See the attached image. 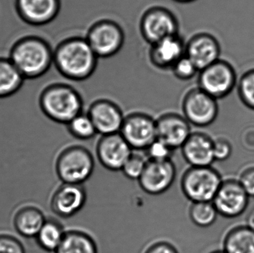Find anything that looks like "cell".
Wrapping results in <instances>:
<instances>
[{"label":"cell","instance_id":"33","mask_svg":"<svg viewBox=\"0 0 254 253\" xmlns=\"http://www.w3.org/2000/svg\"><path fill=\"white\" fill-rule=\"evenodd\" d=\"M232 153V146L228 140L218 138L213 140V154L215 160L224 161L229 158Z\"/></svg>","mask_w":254,"mask_h":253},{"label":"cell","instance_id":"8","mask_svg":"<svg viewBox=\"0 0 254 253\" xmlns=\"http://www.w3.org/2000/svg\"><path fill=\"white\" fill-rule=\"evenodd\" d=\"M182 110L184 116L190 124L205 127L216 120L219 105L217 100L198 87L186 94L182 102Z\"/></svg>","mask_w":254,"mask_h":253},{"label":"cell","instance_id":"17","mask_svg":"<svg viewBox=\"0 0 254 253\" xmlns=\"http://www.w3.org/2000/svg\"><path fill=\"white\" fill-rule=\"evenodd\" d=\"M185 54L200 71L220 59L221 46L214 36L208 33H199L186 45Z\"/></svg>","mask_w":254,"mask_h":253},{"label":"cell","instance_id":"38","mask_svg":"<svg viewBox=\"0 0 254 253\" xmlns=\"http://www.w3.org/2000/svg\"><path fill=\"white\" fill-rule=\"evenodd\" d=\"M210 253H225V251H213V252H211Z\"/></svg>","mask_w":254,"mask_h":253},{"label":"cell","instance_id":"28","mask_svg":"<svg viewBox=\"0 0 254 253\" xmlns=\"http://www.w3.org/2000/svg\"><path fill=\"white\" fill-rule=\"evenodd\" d=\"M237 87L240 101L248 108L254 110V68L243 73Z\"/></svg>","mask_w":254,"mask_h":253},{"label":"cell","instance_id":"13","mask_svg":"<svg viewBox=\"0 0 254 253\" xmlns=\"http://www.w3.org/2000/svg\"><path fill=\"white\" fill-rule=\"evenodd\" d=\"M176 177V166L172 160H148L144 172L138 180L139 185L147 194L158 196L171 187Z\"/></svg>","mask_w":254,"mask_h":253},{"label":"cell","instance_id":"12","mask_svg":"<svg viewBox=\"0 0 254 253\" xmlns=\"http://www.w3.org/2000/svg\"><path fill=\"white\" fill-rule=\"evenodd\" d=\"M97 157L104 167L108 170L122 171L132 149L120 133L103 135L96 148Z\"/></svg>","mask_w":254,"mask_h":253},{"label":"cell","instance_id":"25","mask_svg":"<svg viewBox=\"0 0 254 253\" xmlns=\"http://www.w3.org/2000/svg\"><path fill=\"white\" fill-rule=\"evenodd\" d=\"M24 79L9 58H0V98H8L16 93Z\"/></svg>","mask_w":254,"mask_h":253},{"label":"cell","instance_id":"24","mask_svg":"<svg viewBox=\"0 0 254 253\" xmlns=\"http://www.w3.org/2000/svg\"><path fill=\"white\" fill-rule=\"evenodd\" d=\"M65 232L61 222L50 218L46 219L35 239L43 251L55 253L62 243Z\"/></svg>","mask_w":254,"mask_h":253},{"label":"cell","instance_id":"3","mask_svg":"<svg viewBox=\"0 0 254 253\" xmlns=\"http://www.w3.org/2000/svg\"><path fill=\"white\" fill-rule=\"evenodd\" d=\"M43 114L55 123L68 124L83 113V102L77 90L66 84H54L44 89L40 97Z\"/></svg>","mask_w":254,"mask_h":253},{"label":"cell","instance_id":"5","mask_svg":"<svg viewBox=\"0 0 254 253\" xmlns=\"http://www.w3.org/2000/svg\"><path fill=\"white\" fill-rule=\"evenodd\" d=\"M222 181L219 172L211 166H190L182 176L181 187L192 203L213 202Z\"/></svg>","mask_w":254,"mask_h":253},{"label":"cell","instance_id":"19","mask_svg":"<svg viewBox=\"0 0 254 253\" xmlns=\"http://www.w3.org/2000/svg\"><path fill=\"white\" fill-rule=\"evenodd\" d=\"M185 53L186 44L178 34L151 45L149 59L152 65L160 69H172Z\"/></svg>","mask_w":254,"mask_h":253},{"label":"cell","instance_id":"26","mask_svg":"<svg viewBox=\"0 0 254 253\" xmlns=\"http://www.w3.org/2000/svg\"><path fill=\"white\" fill-rule=\"evenodd\" d=\"M218 214L213 202L192 203L190 209V217L192 222L203 228L213 225Z\"/></svg>","mask_w":254,"mask_h":253},{"label":"cell","instance_id":"10","mask_svg":"<svg viewBox=\"0 0 254 253\" xmlns=\"http://www.w3.org/2000/svg\"><path fill=\"white\" fill-rule=\"evenodd\" d=\"M140 32L151 45L178 34L179 24L173 13L162 7H154L145 12L140 23Z\"/></svg>","mask_w":254,"mask_h":253},{"label":"cell","instance_id":"23","mask_svg":"<svg viewBox=\"0 0 254 253\" xmlns=\"http://www.w3.org/2000/svg\"><path fill=\"white\" fill-rule=\"evenodd\" d=\"M223 251L227 253H254V231L247 226L231 230L225 236Z\"/></svg>","mask_w":254,"mask_h":253},{"label":"cell","instance_id":"4","mask_svg":"<svg viewBox=\"0 0 254 253\" xmlns=\"http://www.w3.org/2000/svg\"><path fill=\"white\" fill-rule=\"evenodd\" d=\"M95 160L89 150L82 146L64 149L57 157L55 170L63 183L83 184L95 169Z\"/></svg>","mask_w":254,"mask_h":253},{"label":"cell","instance_id":"11","mask_svg":"<svg viewBox=\"0 0 254 253\" xmlns=\"http://www.w3.org/2000/svg\"><path fill=\"white\" fill-rule=\"evenodd\" d=\"M249 196L239 180L222 181L213 203L218 213L226 218H235L243 214L249 205Z\"/></svg>","mask_w":254,"mask_h":253},{"label":"cell","instance_id":"6","mask_svg":"<svg viewBox=\"0 0 254 253\" xmlns=\"http://www.w3.org/2000/svg\"><path fill=\"white\" fill-rule=\"evenodd\" d=\"M237 71L229 62L219 59L199 71L198 88L215 99L225 98L237 86Z\"/></svg>","mask_w":254,"mask_h":253},{"label":"cell","instance_id":"31","mask_svg":"<svg viewBox=\"0 0 254 253\" xmlns=\"http://www.w3.org/2000/svg\"><path fill=\"white\" fill-rule=\"evenodd\" d=\"M172 71L175 77L181 80H190L192 78L197 72H199L193 62L186 56V54L173 65Z\"/></svg>","mask_w":254,"mask_h":253},{"label":"cell","instance_id":"36","mask_svg":"<svg viewBox=\"0 0 254 253\" xmlns=\"http://www.w3.org/2000/svg\"><path fill=\"white\" fill-rule=\"evenodd\" d=\"M246 226L254 231V207L249 212L246 218Z\"/></svg>","mask_w":254,"mask_h":253},{"label":"cell","instance_id":"20","mask_svg":"<svg viewBox=\"0 0 254 253\" xmlns=\"http://www.w3.org/2000/svg\"><path fill=\"white\" fill-rule=\"evenodd\" d=\"M181 149L184 158L190 166H211L215 161L213 140L202 132L191 134Z\"/></svg>","mask_w":254,"mask_h":253},{"label":"cell","instance_id":"37","mask_svg":"<svg viewBox=\"0 0 254 253\" xmlns=\"http://www.w3.org/2000/svg\"><path fill=\"white\" fill-rule=\"evenodd\" d=\"M174 1L180 3H190L192 2V1H195V0H174Z\"/></svg>","mask_w":254,"mask_h":253},{"label":"cell","instance_id":"32","mask_svg":"<svg viewBox=\"0 0 254 253\" xmlns=\"http://www.w3.org/2000/svg\"><path fill=\"white\" fill-rule=\"evenodd\" d=\"M0 253H26L22 242L8 233H0Z\"/></svg>","mask_w":254,"mask_h":253},{"label":"cell","instance_id":"29","mask_svg":"<svg viewBox=\"0 0 254 253\" xmlns=\"http://www.w3.org/2000/svg\"><path fill=\"white\" fill-rule=\"evenodd\" d=\"M148 159L139 154H132L122 168V172L128 179L139 180L143 175Z\"/></svg>","mask_w":254,"mask_h":253},{"label":"cell","instance_id":"30","mask_svg":"<svg viewBox=\"0 0 254 253\" xmlns=\"http://www.w3.org/2000/svg\"><path fill=\"white\" fill-rule=\"evenodd\" d=\"M146 152L148 160L166 161L171 160L173 150L162 141L156 139L146 149Z\"/></svg>","mask_w":254,"mask_h":253},{"label":"cell","instance_id":"21","mask_svg":"<svg viewBox=\"0 0 254 253\" xmlns=\"http://www.w3.org/2000/svg\"><path fill=\"white\" fill-rule=\"evenodd\" d=\"M46 219L40 208L34 205H25L15 212L13 227L16 233L22 237L35 239Z\"/></svg>","mask_w":254,"mask_h":253},{"label":"cell","instance_id":"7","mask_svg":"<svg viewBox=\"0 0 254 253\" xmlns=\"http://www.w3.org/2000/svg\"><path fill=\"white\" fill-rule=\"evenodd\" d=\"M98 58H108L119 53L125 43V33L114 21H99L94 24L86 37Z\"/></svg>","mask_w":254,"mask_h":253},{"label":"cell","instance_id":"22","mask_svg":"<svg viewBox=\"0 0 254 253\" xmlns=\"http://www.w3.org/2000/svg\"><path fill=\"white\" fill-rule=\"evenodd\" d=\"M55 253H99L95 239L80 230L65 232L62 243Z\"/></svg>","mask_w":254,"mask_h":253},{"label":"cell","instance_id":"34","mask_svg":"<svg viewBox=\"0 0 254 253\" xmlns=\"http://www.w3.org/2000/svg\"><path fill=\"white\" fill-rule=\"evenodd\" d=\"M143 253H181L177 247L167 241H158L151 244Z\"/></svg>","mask_w":254,"mask_h":253},{"label":"cell","instance_id":"9","mask_svg":"<svg viewBox=\"0 0 254 253\" xmlns=\"http://www.w3.org/2000/svg\"><path fill=\"white\" fill-rule=\"evenodd\" d=\"M120 134L132 150H146L157 139L156 120L145 113H131L125 117Z\"/></svg>","mask_w":254,"mask_h":253},{"label":"cell","instance_id":"35","mask_svg":"<svg viewBox=\"0 0 254 253\" xmlns=\"http://www.w3.org/2000/svg\"><path fill=\"white\" fill-rule=\"evenodd\" d=\"M239 181L249 197L254 198V166L246 169L242 172Z\"/></svg>","mask_w":254,"mask_h":253},{"label":"cell","instance_id":"27","mask_svg":"<svg viewBox=\"0 0 254 253\" xmlns=\"http://www.w3.org/2000/svg\"><path fill=\"white\" fill-rule=\"evenodd\" d=\"M66 126L68 132L74 138L82 141L92 139L98 134L88 114L81 113L71 120Z\"/></svg>","mask_w":254,"mask_h":253},{"label":"cell","instance_id":"1","mask_svg":"<svg viewBox=\"0 0 254 253\" xmlns=\"http://www.w3.org/2000/svg\"><path fill=\"white\" fill-rule=\"evenodd\" d=\"M98 56L86 38L71 37L61 42L54 52V62L66 78L75 81L86 80L96 69Z\"/></svg>","mask_w":254,"mask_h":253},{"label":"cell","instance_id":"14","mask_svg":"<svg viewBox=\"0 0 254 253\" xmlns=\"http://www.w3.org/2000/svg\"><path fill=\"white\" fill-rule=\"evenodd\" d=\"M86 199L87 195L83 184L63 183L51 199V209L61 218H71L83 209Z\"/></svg>","mask_w":254,"mask_h":253},{"label":"cell","instance_id":"16","mask_svg":"<svg viewBox=\"0 0 254 253\" xmlns=\"http://www.w3.org/2000/svg\"><path fill=\"white\" fill-rule=\"evenodd\" d=\"M157 139L173 150L182 148L190 136V123L185 116L176 113L162 114L156 120Z\"/></svg>","mask_w":254,"mask_h":253},{"label":"cell","instance_id":"18","mask_svg":"<svg viewBox=\"0 0 254 253\" xmlns=\"http://www.w3.org/2000/svg\"><path fill=\"white\" fill-rule=\"evenodd\" d=\"M61 9L60 0H16V10L27 23L43 25L58 16Z\"/></svg>","mask_w":254,"mask_h":253},{"label":"cell","instance_id":"2","mask_svg":"<svg viewBox=\"0 0 254 253\" xmlns=\"http://www.w3.org/2000/svg\"><path fill=\"white\" fill-rule=\"evenodd\" d=\"M9 59L24 78L41 77L54 62V53L45 40L36 37H24L15 43Z\"/></svg>","mask_w":254,"mask_h":253},{"label":"cell","instance_id":"15","mask_svg":"<svg viewBox=\"0 0 254 253\" xmlns=\"http://www.w3.org/2000/svg\"><path fill=\"white\" fill-rule=\"evenodd\" d=\"M87 114L97 132L102 136L120 133L125 117L120 107L113 101L106 99L95 101Z\"/></svg>","mask_w":254,"mask_h":253}]
</instances>
